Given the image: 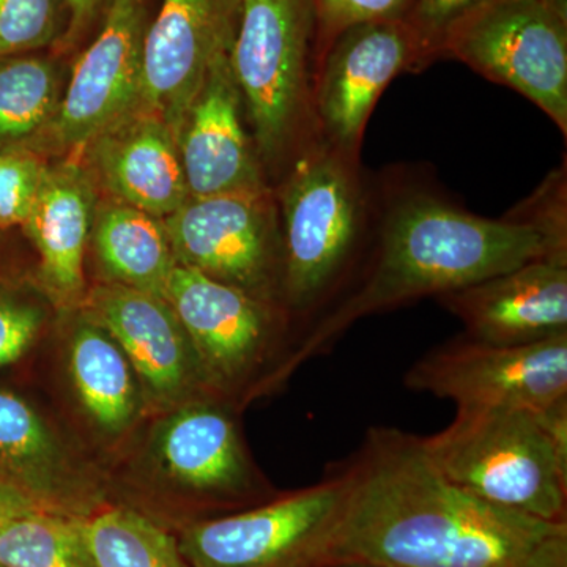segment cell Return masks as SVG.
Wrapping results in <instances>:
<instances>
[{
  "instance_id": "obj_1",
  "label": "cell",
  "mask_w": 567,
  "mask_h": 567,
  "mask_svg": "<svg viewBox=\"0 0 567 567\" xmlns=\"http://www.w3.org/2000/svg\"><path fill=\"white\" fill-rule=\"evenodd\" d=\"M339 464L349 491L320 566L567 567V522L470 494L440 472L423 436L371 427Z\"/></svg>"
},
{
  "instance_id": "obj_2",
  "label": "cell",
  "mask_w": 567,
  "mask_h": 567,
  "mask_svg": "<svg viewBox=\"0 0 567 567\" xmlns=\"http://www.w3.org/2000/svg\"><path fill=\"white\" fill-rule=\"evenodd\" d=\"M550 256H567L565 175L551 173L532 199L502 219L473 215L421 188L395 194L349 289L312 324L287 365L333 349L364 317Z\"/></svg>"
},
{
  "instance_id": "obj_3",
  "label": "cell",
  "mask_w": 567,
  "mask_h": 567,
  "mask_svg": "<svg viewBox=\"0 0 567 567\" xmlns=\"http://www.w3.org/2000/svg\"><path fill=\"white\" fill-rule=\"evenodd\" d=\"M275 197L281 308L317 322L349 289L368 251L371 199L360 155L319 140L284 175Z\"/></svg>"
},
{
  "instance_id": "obj_4",
  "label": "cell",
  "mask_w": 567,
  "mask_h": 567,
  "mask_svg": "<svg viewBox=\"0 0 567 567\" xmlns=\"http://www.w3.org/2000/svg\"><path fill=\"white\" fill-rule=\"evenodd\" d=\"M440 472L484 502L546 522H567V401L546 410L457 409L423 436Z\"/></svg>"
},
{
  "instance_id": "obj_5",
  "label": "cell",
  "mask_w": 567,
  "mask_h": 567,
  "mask_svg": "<svg viewBox=\"0 0 567 567\" xmlns=\"http://www.w3.org/2000/svg\"><path fill=\"white\" fill-rule=\"evenodd\" d=\"M315 0H240L229 63L267 174L279 182L322 140L315 111Z\"/></svg>"
},
{
  "instance_id": "obj_6",
  "label": "cell",
  "mask_w": 567,
  "mask_h": 567,
  "mask_svg": "<svg viewBox=\"0 0 567 567\" xmlns=\"http://www.w3.org/2000/svg\"><path fill=\"white\" fill-rule=\"evenodd\" d=\"M446 58L520 93L567 136V3L487 0L446 32Z\"/></svg>"
},
{
  "instance_id": "obj_7",
  "label": "cell",
  "mask_w": 567,
  "mask_h": 567,
  "mask_svg": "<svg viewBox=\"0 0 567 567\" xmlns=\"http://www.w3.org/2000/svg\"><path fill=\"white\" fill-rule=\"evenodd\" d=\"M347 491L349 480L338 462L312 486L189 522L175 536L192 567H319Z\"/></svg>"
},
{
  "instance_id": "obj_8",
  "label": "cell",
  "mask_w": 567,
  "mask_h": 567,
  "mask_svg": "<svg viewBox=\"0 0 567 567\" xmlns=\"http://www.w3.org/2000/svg\"><path fill=\"white\" fill-rule=\"evenodd\" d=\"M163 221L177 265L281 308V234L274 189L192 196Z\"/></svg>"
},
{
  "instance_id": "obj_9",
  "label": "cell",
  "mask_w": 567,
  "mask_h": 567,
  "mask_svg": "<svg viewBox=\"0 0 567 567\" xmlns=\"http://www.w3.org/2000/svg\"><path fill=\"white\" fill-rule=\"evenodd\" d=\"M151 0H114L91 43L73 63L50 130L37 155L80 158L84 148L140 103L142 48Z\"/></svg>"
},
{
  "instance_id": "obj_10",
  "label": "cell",
  "mask_w": 567,
  "mask_h": 567,
  "mask_svg": "<svg viewBox=\"0 0 567 567\" xmlns=\"http://www.w3.org/2000/svg\"><path fill=\"white\" fill-rule=\"evenodd\" d=\"M404 383L415 393L450 399L457 409H550L567 401V336L496 347L462 334L421 357Z\"/></svg>"
},
{
  "instance_id": "obj_11",
  "label": "cell",
  "mask_w": 567,
  "mask_h": 567,
  "mask_svg": "<svg viewBox=\"0 0 567 567\" xmlns=\"http://www.w3.org/2000/svg\"><path fill=\"white\" fill-rule=\"evenodd\" d=\"M427 66L404 20L363 22L339 32L316 61L315 111L320 137L360 155L377 100L395 76Z\"/></svg>"
},
{
  "instance_id": "obj_12",
  "label": "cell",
  "mask_w": 567,
  "mask_h": 567,
  "mask_svg": "<svg viewBox=\"0 0 567 567\" xmlns=\"http://www.w3.org/2000/svg\"><path fill=\"white\" fill-rule=\"evenodd\" d=\"M164 300L192 339L208 385L219 398L244 390L259 372L275 338L279 306L177 265Z\"/></svg>"
},
{
  "instance_id": "obj_13",
  "label": "cell",
  "mask_w": 567,
  "mask_h": 567,
  "mask_svg": "<svg viewBox=\"0 0 567 567\" xmlns=\"http://www.w3.org/2000/svg\"><path fill=\"white\" fill-rule=\"evenodd\" d=\"M81 311L121 346L148 404L169 412L215 394L192 339L164 298L104 281L87 290Z\"/></svg>"
},
{
  "instance_id": "obj_14",
  "label": "cell",
  "mask_w": 567,
  "mask_h": 567,
  "mask_svg": "<svg viewBox=\"0 0 567 567\" xmlns=\"http://www.w3.org/2000/svg\"><path fill=\"white\" fill-rule=\"evenodd\" d=\"M240 0H162L145 32L137 110L159 115L177 137L213 66L229 58Z\"/></svg>"
},
{
  "instance_id": "obj_15",
  "label": "cell",
  "mask_w": 567,
  "mask_h": 567,
  "mask_svg": "<svg viewBox=\"0 0 567 567\" xmlns=\"http://www.w3.org/2000/svg\"><path fill=\"white\" fill-rule=\"evenodd\" d=\"M151 446L164 475L197 498L237 505L259 492L233 410L219 395L169 410L153 429Z\"/></svg>"
},
{
  "instance_id": "obj_16",
  "label": "cell",
  "mask_w": 567,
  "mask_h": 567,
  "mask_svg": "<svg viewBox=\"0 0 567 567\" xmlns=\"http://www.w3.org/2000/svg\"><path fill=\"white\" fill-rule=\"evenodd\" d=\"M466 338L496 347L539 344L567 336V256L533 260L436 297Z\"/></svg>"
},
{
  "instance_id": "obj_17",
  "label": "cell",
  "mask_w": 567,
  "mask_h": 567,
  "mask_svg": "<svg viewBox=\"0 0 567 567\" xmlns=\"http://www.w3.org/2000/svg\"><path fill=\"white\" fill-rule=\"evenodd\" d=\"M189 196L271 188L254 145L229 58L213 66L177 133Z\"/></svg>"
},
{
  "instance_id": "obj_18",
  "label": "cell",
  "mask_w": 567,
  "mask_h": 567,
  "mask_svg": "<svg viewBox=\"0 0 567 567\" xmlns=\"http://www.w3.org/2000/svg\"><path fill=\"white\" fill-rule=\"evenodd\" d=\"M107 199L166 218L189 199L177 137L159 115L133 110L80 156Z\"/></svg>"
},
{
  "instance_id": "obj_19",
  "label": "cell",
  "mask_w": 567,
  "mask_h": 567,
  "mask_svg": "<svg viewBox=\"0 0 567 567\" xmlns=\"http://www.w3.org/2000/svg\"><path fill=\"white\" fill-rule=\"evenodd\" d=\"M99 204V186L84 163L58 159L48 164L35 203L21 226L39 254L37 282L62 311H78L87 295L85 252Z\"/></svg>"
},
{
  "instance_id": "obj_20",
  "label": "cell",
  "mask_w": 567,
  "mask_h": 567,
  "mask_svg": "<svg viewBox=\"0 0 567 567\" xmlns=\"http://www.w3.org/2000/svg\"><path fill=\"white\" fill-rule=\"evenodd\" d=\"M0 483L62 516L87 518L106 506L99 483L43 416L7 390H0Z\"/></svg>"
},
{
  "instance_id": "obj_21",
  "label": "cell",
  "mask_w": 567,
  "mask_h": 567,
  "mask_svg": "<svg viewBox=\"0 0 567 567\" xmlns=\"http://www.w3.org/2000/svg\"><path fill=\"white\" fill-rule=\"evenodd\" d=\"M74 312L69 336L71 383L103 434H125L145 405L140 379L115 339L81 309Z\"/></svg>"
},
{
  "instance_id": "obj_22",
  "label": "cell",
  "mask_w": 567,
  "mask_h": 567,
  "mask_svg": "<svg viewBox=\"0 0 567 567\" xmlns=\"http://www.w3.org/2000/svg\"><path fill=\"white\" fill-rule=\"evenodd\" d=\"M91 240L106 281L164 298L177 260L162 218L100 199Z\"/></svg>"
},
{
  "instance_id": "obj_23",
  "label": "cell",
  "mask_w": 567,
  "mask_h": 567,
  "mask_svg": "<svg viewBox=\"0 0 567 567\" xmlns=\"http://www.w3.org/2000/svg\"><path fill=\"white\" fill-rule=\"evenodd\" d=\"M62 55L29 52L0 59V153H35L63 95Z\"/></svg>"
},
{
  "instance_id": "obj_24",
  "label": "cell",
  "mask_w": 567,
  "mask_h": 567,
  "mask_svg": "<svg viewBox=\"0 0 567 567\" xmlns=\"http://www.w3.org/2000/svg\"><path fill=\"white\" fill-rule=\"evenodd\" d=\"M84 529L99 567H192L177 536L132 506L106 505Z\"/></svg>"
},
{
  "instance_id": "obj_25",
  "label": "cell",
  "mask_w": 567,
  "mask_h": 567,
  "mask_svg": "<svg viewBox=\"0 0 567 567\" xmlns=\"http://www.w3.org/2000/svg\"><path fill=\"white\" fill-rule=\"evenodd\" d=\"M6 567H99L85 536L84 518L35 511L0 529Z\"/></svg>"
},
{
  "instance_id": "obj_26",
  "label": "cell",
  "mask_w": 567,
  "mask_h": 567,
  "mask_svg": "<svg viewBox=\"0 0 567 567\" xmlns=\"http://www.w3.org/2000/svg\"><path fill=\"white\" fill-rule=\"evenodd\" d=\"M51 306L39 282L0 275V368L20 360L35 344Z\"/></svg>"
},
{
  "instance_id": "obj_27",
  "label": "cell",
  "mask_w": 567,
  "mask_h": 567,
  "mask_svg": "<svg viewBox=\"0 0 567 567\" xmlns=\"http://www.w3.org/2000/svg\"><path fill=\"white\" fill-rule=\"evenodd\" d=\"M65 28L62 0H0V59L54 51Z\"/></svg>"
},
{
  "instance_id": "obj_28",
  "label": "cell",
  "mask_w": 567,
  "mask_h": 567,
  "mask_svg": "<svg viewBox=\"0 0 567 567\" xmlns=\"http://www.w3.org/2000/svg\"><path fill=\"white\" fill-rule=\"evenodd\" d=\"M48 164L35 153H0V230L28 219Z\"/></svg>"
},
{
  "instance_id": "obj_29",
  "label": "cell",
  "mask_w": 567,
  "mask_h": 567,
  "mask_svg": "<svg viewBox=\"0 0 567 567\" xmlns=\"http://www.w3.org/2000/svg\"><path fill=\"white\" fill-rule=\"evenodd\" d=\"M412 2L413 0H315L316 54L319 55L339 32L352 25L371 21L404 20Z\"/></svg>"
},
{
  "instance_id": "obj_30",
  "label": "cell",
  "mask_w": 567,
  "mask_h": 567,
  "mask_svg": "<svg viewBox=\"0 0 567 567\" xmlns=\"http://www.w3.org/2000/svg\"><path fill=\"white\" fill-rule=\"evenodd\" d=\"M487 0H413L404 21L415 32L427 66L440 59L446 32Z\"/></svg>"
},
{
  "instance_id": "obj_31",
  "label": "cell",
  "mask_w": 567,
  "mask_h": 567,
  "mask_svg": "<svg viewBox=\"0 0 567 567\" xmlns=\"http://www.w3.org/2000/svg\"><path fill=\"white\" fill-rule=\"evenodd\" d=\"M66 11V28L55 54L69 55L87 40L89 35L99 31L103 18L111 9L114 0H62Z\"/></svg>"
},
{
  "instance_id": "obj_32",
  "label": "cell",
  "mask_w": 567,
  "mask_h": 567,
  "mask_svg": "<svg viewBox=\"0 0 567 567\" xmlns=\"http://www.w3.org/2000/svg\"><path fill=\"white\" fill-rule=\"evenodd\" d=\"M40 509L28 496L22 495L9 484L0 483V529L9 525L14 518L35 513Z\"/></svg>"
},
{
  "instance_id": "obj_33",
  "label": "cell",
  "mask_w": 567,
  "mask_h": 567,
  "mask_svg": "<svg viewBox=\"0 0 567 567\" xmlns=\"http://www.w3.org/2000/svg\"><path fill=\"white\" fill-rule=\"evenodd\" d=\"M319 567H380L374 565H365V563H333V565H324Z\"/></svg>"
},
{
  "instance_id": "obj_34",
  "label": "cell",
  "mask_w": 567,
  "mask_h": 567,
  "mask_svg": "<svg viewBox=\"0 0 567 567\" xmlns=\"http://www.w3.org/2000/svg\"><path fill=\"white\" fill-rule=\"evenodd\" d=\"M0 567H6V566L0 565Z\"/></svg>"
}]
</instances>
